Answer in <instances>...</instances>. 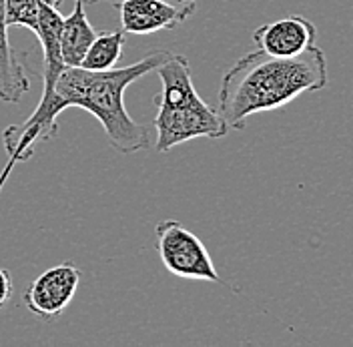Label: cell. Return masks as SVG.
Here are the masks:
<instances>
[{
    "mask_svg": "<svg viewBox=\"0 0 353 347\" xmlns=\"http://www.w3.org/2000/svg\"><path fill=\"white\" fill-rule=\"evenodd\" d=\"M12 293H14V283L12 277L6 269L0 267V309L12 299Z\"/></svg>",
    "mask_w": 353,
    "mask_h": 347,
    "instance_id": "cell-12",
    "label": "cell"
},
{
    "mask_svg": "<svg viewBox=\"0 0 353 347\" xmlns=\"http://www.w3.org/2000/svg\"><path fill=\"white\" fill-rule=\"evenodd\" d=\"M157 251L165 269L181 279L221 283L215 263L203 241L175 219H165L154 227Z\"/></svg>",
    "mask_w": 353,
    "mask_h": 347,
    "instance_id": "cell-4",
    "label": "cell"
},
{
    "mask_svg": "<svg viewBox=\"0 0 353 347\" xmlns=\"http://www.w3.org/2000/svg\"><path fill=\"white\" fill-rule=\"evenodd\" d=\"M14 165H17V161L10 157L8 159V163H6V167L0 171V191H2V187L6 185V181H8V177H10V173H12V169H14Z\"/></svg>",
    "mask_w": 353,
    "mask_h": 347,
    "instance_id": "cell-14",
    "label": "cell"
},
{
    "mask_svg": "<svg viewBox=\"0 0 353 347\" xmlns=\"http://www.w3.org/2000/svg\"><path fill=\"white\" fill-rule=\"evenodd\" d=\"M39 2L41 0H6V24L24 26L37 32L39 26ZM52 6H59L61 0H44Z\"/></svg>",
    "mask_w": 353,
    "mask_h": 347,
    "instance_id": "cell-11",
    "label": "cell"
},
{
    "mask_svg": "<svg viewBox=\"0 0 353 347\" xmlns=\"http://www.w3.org/2000/svg\"><path fill=\"white\" fill-rule=\"evenodd\" d=\"M327 59L319 46L293 57L253 50L231 66L219 88V112L229 129H243L251 115L293 103L303 92L327 85Z\"/></svg>",
    "mask_w": 353,
    "mask_h": 347,
    "instance_id": "cell-2",
    "label": "cell"
},
{
    "mask_svg": "<svg viewBox=\"0 0 353 347\" xmlns=\"http://www.w3.org/2000/svg\"><path fill=\"white\" fill-rule=\"evenodd\" d=\"M157 75L161 79V92L153 99L157 152H169L193 139H221L229 132L219 110L199 97L191 65L183 54L171 52Z\"/></svg>",
    "mask_w": 353,
    "mask_h": 347,
    "instance_id": "cell-3",
    "label": "cell"
},
{
    "mask_svg": "<svg viewBox=\"0 0 353 347\" xmlns=\"http://www.w3.org/2000/svg\"><path fill=\"white\" fill-rule=\"evenodd\" d=\"M315 41H317L315 24L301 14L267 22L253 32V43L257 44V48L273 57L299 54L307 50L309 46H313Z\"/></svg>",
    "mask_w": 353,
    "mask_h": 347,
    "instance_id": "cell-6",
    "label": "cell"
},
{
    "mask_svg": "<svg viewBox=\"0 0 353 347\" xmlns=\"http://www.w3.org/2000/svg\"><path fill=\"white\" fill-rule=\"evenodd\" d=\"M30 81L26 68L19 59V52L8 41L6 24V0H0V101L19 103L24 92H28Z\"/></svg>",
    "mask_w": 353,
    "mask_h": 347,
    "instance_id": "cell-8",
    "label": "cell"
},
{
    "mask_svg": "<svg viewBox=\"0 0 353 347\" xmlns=\"http://www.w3.org/2000/svg\"><path fill=\"white\" fill-rule=\"evenodd\" d=\"M81 283V271L74 263H59L41 273L24 293V304L43 321L57 319L70 305Z\"/></svg>",
    "mask_w": 353,
    "mask_h": 347,
    "instance_id": "cell-5",
    "label": "cell"
},
{
    "mask_svg": "<svg viewBox=\"0 0 353 347\" xmlns=\"http://www.w3.org/2000/svg\"><path fill=\"white\" fill-rule=\"evenodd\" d=\"M169 50H153L139 63L110 70H87L83 66H65L57 79L48 107L37 121L10 125L2 132L4 149L17 161H28L39 143L57 135V119L65 109L79 107L99 119L110 147L123 155L149 147V129L132 121L125 109V90L141 77L157 70L167 61Z\"/></svg>",
    "mask_w": 353,
    "mask_h": 347,
    "instance_id": "cell-1",
    "label": "cell"
},
{
    "mask_svg": "<svg viewBox=\"0 0 353 347\" xmlns=\"http://www.w3.org/2000/svg\"><path fill=\"white\" fill-rule=\"evenodd\" d=\"M123 46H125V30L97 34V39L88 46L81 66L87 70H99V72L117 68V63L123 57Z\"/></svg>",
    "mask_w": 353,
    "mask_h": 347,
    "instance_id": "cell-10",
    "label": "cell"
},
{
    "mask_svg": "<svg viewBox=\"0 0 353 347\" xmlns=\"http://www.w3.org/2000/svg\"><path fill=\"white\" fill-rule=\"evenodd\" d=\"M90 2H94V0H90ZM105 2H109L112 6H119L123 0H105ZM167 2H171V4H175L179 8H183V10H189L191 14L195 12V8H197V0H167Z\"/></svg>",
    "mask_w": 353,
    "mask_h": 347,
    "instance_id": "cell-13",
    "label": "cell"
},
{
    "mask_svg": "<svg viewBox=\"0 0 353 347\" xmlns=\"http://www.w3.org/2000/svg\"><path fill=\"white\" fill-rule=\"evenodd\" d=\"M87 0H74L72 12L63 19L61 30V54L66 66H81L88 46L97 39V32L92 24L88 22L85 12Z\"/></svg>",
    "mask_w": 353,
    "mask_h": 347,
    "instance_id": "cell-9",
    "label": "cell"
},
{
    "mask_svg": "<svg viewBox=\"0 0 353 347\" xmlns=\"http://www.w3.org/2000/svg\"><path fill=\"white\" fill-rule=\"evenodd\" d=\"M119 10L123 30L139 37L176 28L191 17L189 10H183L167 0H123Z\"/></svg>",
    "mask_w": 353,
    "mask_h": 347,
    "instance_id": "cell-7",
    "label": "cell"
}]
</instances>
